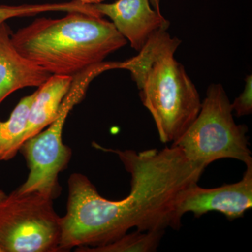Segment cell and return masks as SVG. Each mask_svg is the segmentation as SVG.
Returning <instances> with one entry per match:
<instances>
[{"label": "cell", "mask_w": 252, "mask_h": 252, "mask_svg": "<svg viewBox=\"0 0 252 252\" xmlns=\"http://www.w3.org/2000/svg\"><path fill=\"white\" fill-rule=\"evenodd\" d=\"M94 146L119 157L130 174V192L122 200H108L86 176L72 174L67 211L61 217L60 251L106 245L133 228L139 231L180 228L181 201L187 190L198 184L205 167L189 160L174 146L140 152Z\"/></svg>", "instance_id": "1"}, {"label": "cell", "mask_w": 252, "mask_h": 252, "mask_svg": "<svg viewBox=\"0 0 252 252\" xmlns=\"http://www.w3.org/2000/svg\"><path fill=\"white\" fill-rule=\"evenodd\" d=\"M23 56L51 75L73 76L103 62L127 40L103 16L72 11L61 18H36L11 34Z\"/></svg>", "instance_id": "2"}, {"label": "cell", "mask_w": 252, "mask_h": 252, "mask_svg": "<svg viewBox=\"0 0 252 252\" xmlns=\"http://www.w3.org/2000/svg\"><path fill=\"white\" fill-rule=\"evenodd\" d=\"M181 40L167 31L149 38L135 57L122 62L137 84L162 143H173L198 117L200 94L185 67L174 57Z\"/></svg>", "instance_id": "3"}, {"label": "cell", "mask_w": 252, "mask_h": 252, "mask_svg": "<svg viewBox=\"0 0 252 252\" xmlns=\"http://www.w3.org/2000/svg\"><path fill=\"white\" fill-rule=\"evenodd\" d=\"M117 62H102L86 68L73 76L72 85L59 114L45 130L23 143L21 152L27 161L29 175L17 190L20 193L38 192L53 199L60 193V173L67 167L72 150L63 143V127L68 114L85 95L89 85L96 77L107 71L116 69Z\"/></svg>", "instance_id": "4"}, {"label": "cell", "mask_w": 252, "mask_h": 252, "mask_svg": "<svg viewBox=\"0 0 252 252\" xmlns=\"http://www.w3.org/2000/svg\"><path fill=\"white\" fill-rule=\"evenodd\" d=\"M248 127L238 125L223 86L212 84L198 117L172 146L178 147L190 161L207 167L212 162L233 158L252 163L247 137Z\"/></svg>", "instance_id": "5"}, {"label": "cell", "mask_w": 252, "mask_h": 252, "mask_svg": "<svg viewBox=\"0 0 252 252\" xmlns=\"http://www.w3.org/2000/svg\"><path fill=\"white\" fill-rule=\"evenodd\" d=\"M61 217L54 199L16 189L0 201V248L2 252H57Z\"/></svg>", "instance_id": "6"}, {"label": "cell", "mask_w": 252, "mask_h": 252, "mask_svg": "<svg viewBox=\"0 0 252 252\" xmlns=\"http://www.w3.org/2000/svg\"><path fill=\"white\" fill-rule=\"evenodd\" d=\"M252 207V163L239 182L214 189H205L195 184L186 192L179 210L182 216L191 212L200 217L207 212H218L228 220L243 217Z\"/></svg>", "instance_id": "7"}, {"label": "cell", "mask_w": 252, "mask_h": 252, "mask_svg": "<svg viewBox=\"0 0 252 252\" xmlns=\"http://www.w3.org/2000/svg\"><path fill=\"white\" fill-rule=\"evenodd\" d=\"M93 5L99 14L112 20L119 32L137 51L154 33L167 31L170 25L160 11L152 9L149 0H117L112 4Z\"/></svg>", "instance_id": "8"}, {"label": "cell", "mask_w": 252, "mask_h": 252, "mask_svg": "<svg viewBox=\"0 0 252 252\" xmlns=\"http://www.w3.org/2000/svg\"><path fill=\"white\" fill-rule=\"evenodd\" d=\"M12 33L6 22L0 23V104L15 91L39 87L51 76L18 52Z\"/></svg>", "instance_id": "9"}, {"label": "cell", "mask_w": 252, "mask_h": 252, "mask_svg": "<svg viewBox=\"0 0 252 252\" xmlns=\"http://www.w3.org/2000/svg\"><path fill=\"white\" fill-rule=\"evenodd\" d=\"M72 79V76L51 75L39 86L28 115L23 143L44 130L56 119Z\"/></svg>", "instance_id": "10"}, {"label": "cell", "mask_w": 252, "mask_h": 252, "mask_svg": "<svg viewBox=\"0 0 252 252\" xmlns=\"http://www.w3.org/2000/svg\"><path fill=\"white\" fill-rule=\"evenodd\" d=\"M36 91L23 97L6 122L0 121V161H8L16 157L23 144L28 115Z\"/></svg>", "instance_id": "11"}, {"label": "cell", "mask_w": 252, "mask_h": 252, "mask_svg": "<svg viewBox=\"0 0 252 252\" xmlns=\"http://www.w3.org/2000/svg\"><path fill=\"white\" fill-rule=\"evenodd\" d=\"M165 231H137L123 235L112 243L94 247L77 248V252H150L156 251Z\"/></svg>", "instance_id": "12"}, {"label": "cell", "mask_w": 252, "mask_h": 252, "mask_svg": "<svg viewBox=\"0 0 252 252\" xmlns=\"http://www.w3.org/2000/svg\"><path fill=\"white\" fill-rule=\"evenodd\" d=\"M73 9L71 2L54 3V4H23L18 6H0V23L6 22L11 18L36 16L51 11L69 12Z\"/></svg>", "instance_id": "13"}, {"label": "cell", "mask_w": 252, "mask_h": 252, "mask_svg": "<svg viewBox=\"0 0 252 252\" xmlns=\"http://www.w3.org/2000/svg\"><path fill=\"white\" fill-rule=\"evenodd\" d=\"M233 111L237 117L250 115L252 112V76L246 78V84L243 92L231 104Z\"/></svg>", "instance_id": "14"}, {"label": "cell", "mask_w": 252, "mask_h": 252, "mask_svg": "<svg viewBox=\"0 0 252 252\" xmlns=\"http://www.w3.org/2000/svg\"><path fill=\"white\" fill-rule=\"evenodd\" d=\"M78 1H80L82 4L93 5L102 3L104 0H78Z\"/></svg>", "instance_id": "15"}, {"label": "cell", "mask_w": 252, "mask_h": 252, "mask_svg": "<svg viewBox=\"0 0 252 252\" xmlns=\"http://www.w3.org/2000/svg\"><path fill=\"white\" fill-rule=\"evenodd\" d=\"M150 4H152V7L158 11H160V0H149Z\"/></svg>", "instance_id": "16"}, {"label": "cell", "mask_w": 252, "mask_h": 252, "mask_svg": "<svg viewBox=\"0 0 252 252\" xmlns=\"http://www.w3.org/2000/svg\"><path fill=\"white\" fill-rule=\"evenodd\" d=\"M6 196V194L3 190H0V201H1Z\"/></svg>", "instance_id": "17"}, {"label": "cell", "mask_w": 252, "mask_h": 252, "mask_svg": "<svg viewBox=\"0 0 252 252\" xmlns=\"http://www.w3.org/2000/svg\"><path fill=\"white\" fill-rule=\"evenodd\" d=\"M0 252H2V251H1V249L0 248Z\"/></svg>", "instance_id": "18"}]
</instances>
